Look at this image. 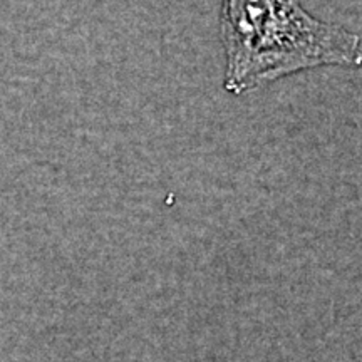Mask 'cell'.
Wrapping results in <instances>:
<instances>
[{"instance_id":"1","label":"cell","mask_w":362,"mask_h":362,"mask_svg":"<svg viewBox=\"0 0 362 362\" xmlns=\"http://www.w3.org/2000/svg\"><path fill=\"white\" fill-rule=\"evenodd\" d=\"M223 88L250 93L275 81L319 67H356L361 35L317 19L298 0H223Z\"/></svg>"}]
</instances>
